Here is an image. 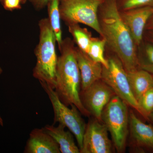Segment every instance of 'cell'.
<instances>
[{
    "instance_id": "3",
    "label": "cell",
    "mask_w": 153,
    "mask_h": 153,
    "mask_svg": "<svg viewBox=\"0 0 153 153\" xmlns=\"http://www.w3.org/2000/svg\"><path fill=\"white\" fill-rule=\"evenodd\" d=\"M39 42L35 49L36 66L33 76L39 81L45 82L53 89L56 85L57 57L56 37L48 18L42 19L38 24Z\"/></svg>"
},
{
    "instance_id": "14",
    "label": "cell",
    "mask_w": 153,
    "mask_h": 153,
    "mask_svg": "<svg viewBox=\"0 0 153 153\" xmlns=\"http://www.w3.org/2000/svg\"><path fill=\"white\" fill-rule=\"evenodd\" d=\"M66 126L59 123L57 126L47 125L42 128L55 140L59 146L60 153H79V149L74 142L72 133L66 131Z\"/></svg>"
},
{
    "instance_id": "8",
    "label": "cell",
    "mask_w": 153,
    "mask_h": 153,
    "mask_svg": "<svg viewBox=\"0 0 153 153\" xmlns=\"http://www.w3.org/2000/svg\"><path fill=\"white\" fill-rule=\"evenodd\" d=\"M82 105L90 116L101 122L102 111L116 95L114 91L102 79H100L84 91H80Z\"/></svg>"
},
{
    "instance_id": "9",
    "label": "cell",
    "mask_w": 153,
    "mask_h": 153,
    "mask_svg": "<svg viewBox=\"0 0 153 153\" xmlns=\"http://www.w3.org/2000/svg\"><path fill=\"white\" fill-rule=\"evenodd\" d=\"M113 143L104 124L93 117L86 124L80 153H113Z\"/></svg>"
},
{
    "instance_id": "11",
    "label": "cell",
    "mask_w": 153,
    "mask_h": 153,
    "mask_svg": "<svg viewBox=\"0 0 153 153\" xmlns=\"http://www.w3.org/2000/svg\"><path fill=\"white\" fill-rule=\"evenodd\" d=\"M123 21L137 46L143 40L146 26L153 15V7H145L120 11Z\"/></svg>"
},
{
    "instance_id": "21",
    "label": "cell",
    "mask_w": 153,
    "mask_h": 153,
    "mask_svg": "<svg viewBox=\"0 0 153 153\" xmlns=\"http://www.w3.org/2000/svg\"><path fill=\"white\" fill-rule=\"evenodd\" d=\"M116 2L120 11L142 7H153V0H116Z\"/></svg>"
},
{
    "instance_id": "4",
    "label": "cell",
    "mask_w": 153,
    "mask_h": 153,
    "mask_svg": "<svg viewBox=\"0 0 153 153\" xmlns=\"http://www.w3.org/2000/svg\"><path fill=\"white\" fill-rule=\"evenodd\" d=\"M128 105L115 95L105 107L101 121L110 134L114 146L118 153L125 151L129 126Z\"/></svg>"
},
{
    "instance_id": "24",
    "label": "cell",
    "mask_w": 153,
    "mask_h": 153,
    "mask_svg": "<svg viewBox=\"0 0 153 153\" xmlns=\"http://www.w3.org/2000/svg\"><path fill=\"white\" fill-rule=\"evenodd\" d=\"M153 30V15L150 18L149 20L148 21L146 26V30Z\"/></svg>"
},
{
    "instance_id": "10",
    "label": "cell",
    "mask_w": 153,
    "mask_h": 153,
    "mask_svg": "<svg viewBox=\"0 0 153 153\" xmlns=\"http://www.w3.org/2000/svg\"><path fill=\"white\" fill-rule=\"evenodd\" d=\"M129 146L133 152L142 149L153 151V126L144 123L132 111L129 112Z\"/></svg>"
},
{
    "instance_id": "19",
    "label": "cell",
    "mask_w": 153,
    "mask_h": 153,
    "mask_svg": "<svg viewBox=\"0 0 153 153\" xmlns=\"http://www.w3.org/2000/svg\"><path fill=\"white\" fill-rule=\"evenodd\" d=\"M106 48V42L104 38H92L89 51L87 55L95 62L101 63L104 67H108V61L105 56V51Z\"/></svg>"
},
{
    "instance_id": "28",
    "label": "cell",
    "mask_w": 153,
    "mask_h": 153,
    "mask_svg": "<svg viewBox=\"0 0 153 153\" xmlns=\"http://www.w3.org/2000/svg\"><path fill=\"white\" fill-rule=\"evenodd\" d=\"M21 2H22V3H24V2H25V0H20Z\"/></svg>"
},
{
    "instance_id": "13",
    "label": "cell",
    "mask_w": 153,
    "mask_h": 153,
    "mask_svg": "<svg viewBox=\"0 0 153 153\" xmlns=\"http://www.w3.org/2000/svg\"><path fill=\"white\" fill-rule=\"evenodd\" d=\"M24 153H60L59 146L52 137L43 128H35L31 132Z\"/></svg>"
},
{
    "instance_id": "16",
    "label": "cell",
    "mask_w": 153,
    "mask_h": 153,
    "mask_svg": "<svg viewBox=\"0 0 153 153\" xmlns=\"http://www.w3.org/2000/svg\"><path fill=\"white\" fill-rule=\"evenodd\" d=\"M137 63L138 68L153 75V43L144 41L137 47Z\"/></svg>"
},
{
    "instance_id": "17",
    "label": "cell",
    "mask_w": 153,
    "mask_h": 153,
    "mask_svg": "<svg viewBox=\"0 0 153 153\" xmlns=\"http://www.w3.org/2000/svg\"><path fill=\"white\" fill-rule=\"evenodd\" d=\"M67 26L68 31L77 47L88 55L93 38L91 33L86 28L81 27L78 24H70Z\"/></svg>"
},
{
    "instance_id": "18",
    "label": "cell",
    "mask_w": 153,
    "mask_h": 153,
    "mask_svg": "<svg viewBox=\"0 0 153 153\" xmlns=\"http://www.w3.org/2000/svg\"><path fill=\"white\" fill-rule=\"evenodd\" d=\"M59 4L60 0H51L47 6L49 15L48 19L52 30L56 37L59 49L61 47L63 41L60 24V20L61 19L59 9Z\"/></svg>"
},
{
    "instance_id": "6",
    "label": "cell",
    "mask_w": 153,
    "mask_h": 153,
    "mask_svg": "<svg viewBox=\"0 0 153 153\" xmlns=\"http://www.w3.org/2000/svg\"><path fill=\"white\" fill-rule=\"evenodd\" d=\"M39 82L52 103L54 112L53 124L58 123L67 127L76 138L80 151L82 147L83 137L86 126L81 117V113L74 105H71L70 108L63 103L55 90L46 82Z\"/></svg>"
},
{
    "instance_id": "5",
    "label": "cell",
    "mask_w": 153,
    "mask_h": 153,
    "mask_svg": "<svg viewBox=\"0 0 153 153\" xmlns=\"http://www.w3.org/2000/svg\"><path fill=\"white\" fill-rule=\"evenodd\" d=\"M104 0H60L61 19L67 25L82 24L101 36L98 21L99 9Z\"/></svg>"
},
{
    "instance_id": "20",
    "label": "cell",
    "mask_w": 153,
    "mask_h": 153,
    "mask_svg": "<svg viewBox=\"0 0 153 153\" xmlns=\"http://www.w3.org/2000/svg\"><path fill=\"white\" fill-rule=\"evenodd\" d=\"M140 113L149 118L153 111V88L144 94L138 101Z\"/></svg>"
},
{
    "instance_id": "29",
    "label": "cell",
    "mask_w": 153,
    "mask_h": 153,
    "mask_svg": "<svg viewBox=\"0 0 153 153\" xmlns=\"http://www.w3.org/2000/svg\"><path fill=\"white\" fill-rule=\"evenodd\" d=\"M3 0H0V2H1L2 3H3Z\"/></svg>"
},
{
    "instance_id": "7",
    "label": "cell",
    "mask_w": 153,
    "mask_h": 153,
    "mask_svg": "<svg viewBox=\"0 0 153 153\" xmlns=\"http://www.w3.org/2000/svg\"><path fill=\"white\" fill-rule=\"evenodd\" d=\"M108 67L102 66L101 79L129 106L140 113L138 103L135 98L128 77L127 72L120 59L110 52L107 57Z\"/></svg>"
},
{
    "instance_id": "27",
    "label": "cell",
    "mask_w": 153,
    "mask_h": 153,
    "mask_svg": "<svg viewBox=\"0 0 153 153\" xmlns=\"http://www.w3.org/2000/svg\"><path fill=\"white\" fill-rule=\"evenodd\" d=\"M149 118H150L152 119V120L153 122V112L152 113V114H150V115L149 117Z\"/></svg>"
},
{
    "instance_id": "25",
    "label": "cell",
    "mask_w": 153,
    "mask_h": 153,
    "mask_svg": "<svg viewBox=\"0 0 153 153\" xmlns=\"http://www.w3.org/2000/svg\"><path fill=\"white\" fill-rule=\"evenodd\" d=\"M148 31L147 34V40L153 43V30H146Z\"/></svg>"
},
{
    "instance_id": "23",
    "label": "cell",
    "mask_w": 153,
    "mask_h": 153,
    "mask_svg": "<svg viewBox=\"0 0 153 153\" xmlns=\"http://www.w3.org/2000/svg\"><path fill=\"white\" fill-rule=\"evenodd\" d=\"M27 1L32 4L36 10L39 11L47 7L48 3L51 0H25V2Z\"/></svg>"
},
{
    "instance_id": "1",
    "label": "cell",
    "mask_w": 153,
    "mask_h": 153,
    "mask_svg": "<svg viewBox=\"0 0 153 153\" xmlns=\"http://www.w3.org/2000/svg\"><path fill=\"white\" fill-rule=\"evenodd\" d=\"M98 17L100 37L105 40L108 51L120 59L127 72L139 68L137 46L121 19L116 0H104Z\"/></svg>"
},
{
    "instance_id": "2",
    "label": "cell",
    "mask_w": 153,
    "mask_h": 153,
    "mask_svg": "<svg viewBox=\"0 0 153 153\" xmlns=\"http://www.w3.org/2000/svg\"><path fill=\"white\" fill-rule=\"evenodd\" d=\"M74 42L71 38L63 39L59 48L54 90L61 101L67 106L74 105L81 114L90 116L80 98L81 78L76 55Z\"/></svg>"
},
{
    "instance_id": "12",
    "label": "cell",
    "mask_w": 153,
    "mask_h": 153,
    "mask_svg": "<svg viewBox=\"0 0 153 153\" xmlns=\"http://www.w3.org/2000/svg\"><path fill=\"white\" fill-rule=\"evenodd\" d=\"M75 55L81 78L80 91H84L101 79L102 66L94 61L77 47L75 48Z\"/></svg>"
},
{
    "instance_id": "15",
    "label": "cell",
    "mask_w": 153,
    "mask_h": 153,
    "mask_svg": "<svg viewBox=\"0 0 153 153\" xmlns=\"http://www.w3.org/2000/svg\"><path fill=\"white\" fill-rule=\"evenodd\" d=\"M127 74L132 91L138 102L144 94L153 88V75L140 68L127 72Z\"/></svg>"
},
{
    "instance_id": "22",
    "label": "cell",
    "mask_w": 153,
    "mask_h": 153,
    "mask_svg": "<svg viewBox=\"0 0 153 153\" xmlns=\"http://www.w3.org/2000/svg\"><path fill=\"white\" fill-rule=\"evenodd\" d=\"M20 0H3L4 8L8 10H13L22 8Z\"/></svg>"
},
{
    "instance_id": "26",
    "label": "cell",
    "mask_w": 153,
    "mask_h": 153,
    "mask_svg": "<svg viewBox=\"0 0 153 153\" xmlns=\"http://www.w3.org/2000/svg\"><path fill=\"white\" fill-rule=\"evenodd\" d=\"M2 71V68H1V67H0V74H1ZM3 125H4V123H3V119H2V118L0 116V126H3Z\"/></svg>"
}]
</instances>
